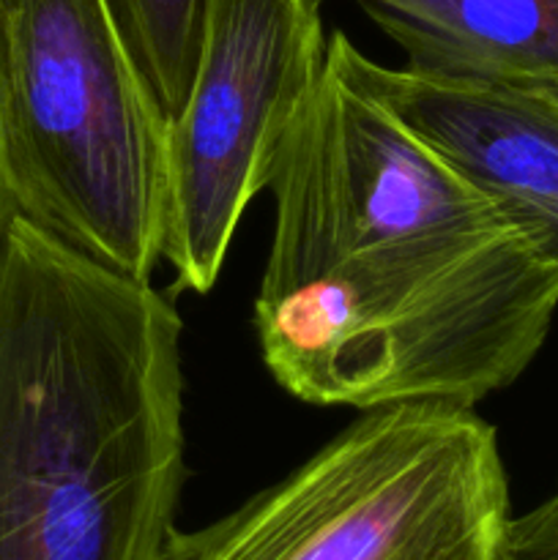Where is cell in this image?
Here are the masks:
<instances>
[{
	"instance_id": "cell-3",
	"label": "cell",
	"mask_w": 558,
	"mask_h": 560,
	"mask_svg": "<svg viewBox=\"0 0 558 560\" xmlns=\"http://www.w3.org/2000/svg\"><path fill=\"white\" fill-rule=\"evenodd\" d=\"M0 115L20 217L151 282L167 115L107 0H0Z\"/></svg>"
},
{
	"instance_id": "cell-4",
	"label": "cell",
	"mask_w": 558,
	"mask_h": 560,
	"mask_svg": "<svg viewBox=\"0 0 558 560\" xmlns=\"http://www.w3.org/2000/svg\"><path fill=\"white\" fill-rule=\"evenodd\" d=\"M509 481L474 408L361 410L224 517L167 536L159 560H507Z\"/></svg>"
},
{
	"instance_id": "cell-10",
	"label": "cell",
	"mask_w": 558,
	"mask_h": 560,
	"mask_svg": "<svg viewBox=\"0 0 558 560\" xmlns=\"http://www.w3.org/2000/svg\"><path fill=\"white\" fill-rule=\"evenodd\" d=\"M20 217L14 200V189H11L9 178V159H5V137H3V115H0V249L5 244V235H9L11 222Z\"/></svg>"
},
{
	"instance_id": "cell-2",
	"label": "cell",
	"mask_w": 558,
	"mask_h": 560,
	"mask_svg": "<svg viewBox=\"0 0 558 560\" xmlns=\"http://www.w3.org/2000/svg\"><path fill=\"white\" fill-rule=\"evenodd\" d=\"M184 448L173 301L16 217L0 249V560H159Z\"/></svg>"
},
{
	"instance_id": "cell-9",
	"label": "cell",
	"mask_w": 558,
	"mask_h": 560,
	"mask_svg": "<svg viewBox=\"0 0 558 560\" xmlns=\"http://www.w3.org/2000/svg\"><path fill=\"white\" fill-rule=\"evenodd\" d=\"M507 560H558V492L523 517H512Z\"/></svg>"
},
{
	"instance_id": "cell-5",
	"label": "cell",
	"mask_w": 558,
	"mask_h": 560,
	"mask_svg": "<svg viewBox=\"0 0 558 560\" xmlns=\"http://www.w3.org/2000/svg\"><path fill=\"white\" fill-rule=\"evenodd\" d=\"M321 0H206L189 93L167 120L162 260L208 293L326 71Z\"/></svg>"
},
{
	"instance_id": "cell-7",
	"label": "cell",
	"mask_w": 558,
	"mask_h": 560,
	"mask_svg": "<svg viewBox=\"0 0 558 560\" xmlns=\"http://www.w3.org/2000/svg\"><path fill=\"white\" fill-rule=\"evenodd\" d=\"M356 3L403 49L405 69L443 80L558 88V0Z\"/></svg>"
},
{
	"instance_id": "cell-11",
	"label": "cell",
	"mask_w": 558,
	"mask_h": 560,
	"mask_svg": "<svg viewBox=\"0 0 558 560\" xmlns=\"http://www.w3.org/2000/svg\"><path fill=\"white\" fill-rule=\"evenodd\" d=\"M547 93H550V96L558 102V88H550V91H547Z\"/></svg>"
},
{
	"instance_id": "cell-1",
	"label": "cell",
	"mask_w": 558,
	"mask_h": 560,
	"mask_svg": "<svg viewBox=\"0 0 558 560\" xmlns=\"http://www.w3.org/2000/svg\"><path fill=\"white\" fill-rule=\"evenodd\" d=\"M255 331L306 405L474 408L536 359L547 266L485 195L328 55L274 175Z\"/></svg>"
},
{
	"instance_id": "cell-6",
	"label": "cell",
	"mask_w": 558,
	"mask_h": 560,
	"mask_svg": "<svg viewBox=\"0 0 558 560\" xmlns=\"http://www.w3.org/2000/svg\"><path fill=\"white\" fill-rule=\"evenodd\" d=\"M328 55L558 271V102L550 93L388 69L342 31L328 36Z\"/></svg>"
},
{
	"instance_id": "cell-8",
	"label": "cell",
	"mask_w": 558,
	"mask_h": 560,
	"mask_svg": "<svg viewBox=\"0 0 558 560\" xmlns=\"http://www.w3.org/2000/svg\"><path fill=\"white\" fill-rule=\"evenodd\" d=\"M120 36L167 120L184 104L200 47L206 0H107Z\"/></svg>"
}]
</instances>
